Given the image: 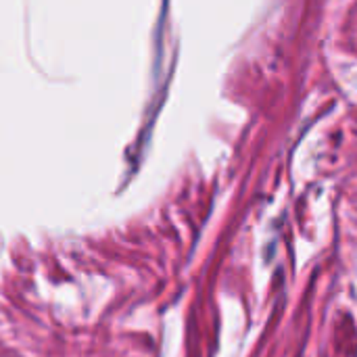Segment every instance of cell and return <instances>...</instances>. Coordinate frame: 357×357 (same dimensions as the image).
Listing matches in <instances>:
<instances>
[]
</instances>
